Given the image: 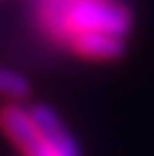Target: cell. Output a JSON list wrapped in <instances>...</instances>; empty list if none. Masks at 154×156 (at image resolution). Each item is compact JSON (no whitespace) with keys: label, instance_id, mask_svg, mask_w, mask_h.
Instances as JSON below:
<instances>
[{"label":"cell","instance_id":"6da1fadb","mask_svg":"<svg viewBox=\"0 0 154 156\" xmlns=\"http://www.w3.org/2000/svg\"><path fill=\"white\" fill-rule=\"evenodd\" d=\"M48 21L62 34L74 39L83 32L120 34L129 30V9L108 0H48Z\"/></svg>","mask_w":154,"mask_h":156},{"label":"cell","instance_id":"3957f363","mask_svg":"<svg viewBox=\"0 0 154 156\" xmlns=\"http://www.w3.org/2000/svg\"><path fill=\"white\" fill-rule=\"evenodd\" d=\"M28 110L32 115L37 129L42 131V136L46 138V142L55 149L58 156H81V147H78L76 138L72 136L67 124L60 119V115L53 108H48L46 103H35Z\"/></svg>","mask_w":154,"mask_h":156},{"label":"cell","instance_id":"277c9868","mask_svg":"<svg viewBox=\"0 0 154 156\" xmlns=\"http://www.w3.org/2000/svg\"><path fill=\"white\" fill-rule=\"evenodd\" d=\"M72 46L90 60H117L124 53V37L108 32H83L72 39Z\"/></svg>","mask_w":154,"mask_h":156},{"label":"cell","instance_id":"7a4b0ae2","mask_svg":"<svg viewBox=\"0 0 154 156\" xmlns=\"http://www.w3.org/2000/svg\"><path fill=\"white\" fill-rule=\"evenodd\" d=\"M0 129L23 156H58L37 129L30 110L21 108L19 103H9L0 110Z\"/></svg>","mask_w":154,"mask_h":156},{"label":"cell","instance_id":"5b68a950","mask_svg":"<svg viewBox=\"0 0 154 156\" xmlns=\"http://www.w3.org/2000/svg\"><path fill=\"white\" fill-rule=\"evenodd\" d=\"M30 94V80L19 71L0 67V97L12 101H23Z\"/></svg>","mask_w":154,"mask_h":156}]
</instances>
